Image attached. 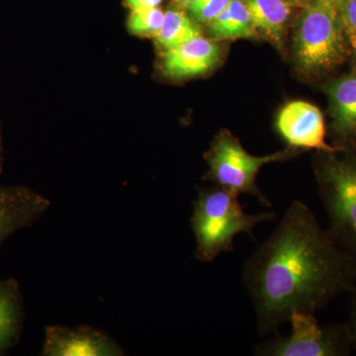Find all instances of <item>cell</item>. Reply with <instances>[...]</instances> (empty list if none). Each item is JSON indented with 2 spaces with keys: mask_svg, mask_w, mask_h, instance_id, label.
Segmentation results:
<instances>
[{
  "mask_svg": "<svg viewBox=\"0 0 356 356\" xmlns=\"http://www.w3.org/2000/svg\"><path fill=\"white\" fill-rule=\"evenodd\" d=\"M337 8L350 55L356 60V0H344Z\"/></svg>",
  "mask_w": 356,
  "mask_h": 356,
  "instance_id": "17",
  "label": "cell"
},
{
  "mask_svg": "<svg viewBox=\"0 0 356 356\" xmlns=\"http://www.w3.org/2000/svg\"><path fill=\"white\" fill-rule=\"evenodd\" d=\"M257 33L282 49L292 4L287 0H243Z\"/></svg>",
  "mask_w": 356,
  "mask_h": 356,
  "instance_id": "12",
  "label": "cell"
},
{
  "mask_svg": "<svg viewBox=\"0 0 356 356\" xmlns=\"http://www.w3.org/2000/svg\"><path fill=\"white\" fill-rule=\"evenodd\" d=\"M289 336H277L257 344V356H343L350 355L353 341L348 325L321 327L316 315L296 312L290 316Z\"/></svg>",
  "mask_w": 356,
  "mask_h": 356,
  "instance_id": "6",
  "label": "cell"
},
{
  "mask_svg": "<svg viewBox=\"0 0 356 356\" xmlns=\"http://www.w3.org/2000/svg\"><path fill=\"white\" fill-rule=\"evenodd\" d=\"M43 356H123L120 344L104 332L89 325L69 327L48 325L44 329Z\"/></svg>",
  "mask_w": 356,
  "mask_h": 356,
  "instance_id": "8",
  "label": "cell"
},
{
  "mask_svg": "<svg viewBox=\"0 0 356 356\" xmlns=\"http://www.w3.org/2000/svg\"><path fill=\"white\" fill-rule=\"evenodd\" d=\"M243 282L259 336L276 334L296 312L316 315L356 285V261L322 228L313 211L293 201L277 228L245 261Z\"/></svg>",
  "mask_w": 356,
  "mask_h": 356,
  "instance_id": "1",
  "label": "cell"
},
{
  "mask_svg": "<svg viewBox=\"0 0 356 356\" xmlns=\"http://www.w3.org/2000/svg\"><path fill=\"white\" fill-rule=\"evenodd\" d=\"M208 25L211 37L217 41L247 39L257 34L243 0H232L231 3Z\"/></svg>",
  "mask_w": 356,
  "mask_h": 356,
  "instance_id": "14",
  "label": "cell"
},
{
  "mask_svg": "<svg viewBox=\"0 0 356 356\" xmlns=\"http://www.w3.org/2000/svg\"><path fill=\"white\" fill-rule=\"evenodd\" d=\"M161 2L163 0H125L126 6L132 11L156 8L161 6Z\"/></svg>",
  "mask_w": 356,
  "mask_h": 356,
  "instance_id": "20",
  "label": "cell"
},
{
  "mask_svg": "<svg viewBox=\"0 0 356 356\" xmlns=\"http://www.w3.org/2000/svg\"><path fill=\"white\" fill-rule=\"evenodd\" d=\"M220 58L217 44L202 36L165 51L163 70L172 79H186L209 72Z\"/></svg>",
  "mask_w": 356,
  "mask_h": 356,
  "instance_id": "10",
  "label": "cell"
},
{
  "mask_svg": "<svg viewBox=\"0 0 356 356\" xmlns=\"http://www.w3.org/2000/svg\"><path fill=\"white\" fill-rule=\"evenodd\" d=\"M276 129L289 147L295 149H316L325 153L341 151L325 142V127L322 112L311 103L295 100L280 110Z\"/></svg>",
  "mask_w": 356,
  "mask_h": 356,
  "instance_id": "7",
  "label": "cell"
},
{
  "mask_svg": "<svg viewBox=\"0 0 356 356\" xmlns=\"http://www.w3.org/2000/svg\"><path fill=\"white\" fill-rule=\"evenodd\" d=\"M273 212L247 214L238 196L233 192L217 186L200 189L193 201L191 218L192 232L195 236V259L211 262L218 255L234 250V238L240 234L250 236L257 225L271 221Z\"/></svg>",
  "mask_w": 356,
  "mask_h": 356,
  "instance_id": "2",
  "label": "cell"
},
{
  "mask_svg": "<svg viewBox=\"0 0 356 356\" xmlns=\"http://www.w3.org/2000/svg\"><path fill=\"white\" fill-rule=\"evenodd\" d=\"M200 36L201 30L195 21L184 11L170 9L165 13L163 26L154 38L159 46L166 51Z\"/></svg>",
  "mask_w": 356,
  "mask_h": 356,
  "instance_id": "15",
  "label": "cell"
},
{
  "mask_svg": "<svg viewBox=\"0 0 356 356\" xmlns=\"http://www.w3.org/2000/svg\"><path fill=\"white\" fill-rule=\"evenodd\" d=\"M51 201L26 186L0 187V248L9 236L33 226Z\"/></svg>",
  "mask_w": 356,
  "mask_h": 356,
  "instance_id": "9",
  "label": "cell"
},
{
  "mask_svg": "<svg viewBox=\"0 0 356 356\" xmlns=\"http://www.w3.org/2000/svg\"><path fill=\"white\" fill-rule=\"evenodd\" d=\"M24 306L17 280H0V355L19 341Z\"/></svg>",
  "mask_w": 356,
  "mask_h": 356,
  "instance_id": "13",
  "label": "cell"
},
{
  "mask_svg": "<svg viewBox=\"0 0 356 356\" xmlns=\"http://www.w3.org/2000/svg\"><path fill=\"white\" fill-rule=\"evenodd\" d=\"M295 151L297 149L288 147L268 156H252L243 149L240 140L231 133L222 131L205 154L206 161L209 165V172L205 179L215 182L217 186L238 196L241 194L254 196L259 204L269 208L273 203L257 187L255 182L257 175L262 166L287 161L294 156Z\"/></svg>",
  "mask_w": 356,
  "mask_h": 356,
  "instance_id": "5",
  "label": "cell"
},
{
  "mask_svg": "<svg viewBox=\"0 0 356 356\" xmlns=\"http://www.w3.org/2000/svg\"><path fill=\"white\" fill-rule=\"evenodd\" d=\"M311 1H325L330 2V3L334 4V6H339L341 2H343L344 0H311Z\"/></svg>",
  "mask_w": 356,
  "mask_h": 356,
  "instance_id": "23",
  "label": "cell"
},
{
  "mask_svg": "<svg viewBox=\"0 0 356 356\" xmlns=\"http://www.w3.org/2000/svg\"><path fill=\"white\" fill-rule=\"evenodd\" d=\"M350 293L353 294V297H351L350 301V318H348L346 325L350 331L353 348L356 350V285Z\"/></svg>",
  "mask_w": 356,
  "mask_h": 356,
  "instance_id": "19",
  "label": "cell"
},
{
  "mask_svg": "<svg viewBox=\"0 0 356 356\" xmlns=\"http://www.w3.org/2000/svg\"><path fill=\"white\" fill-rule=\"evenodd\" d=\"M232 0H197L186 7L192 17L202 23H209L231 3Z\"/></svg>",
  "mask_w": 356,
  "mask_h": 356,
  "instance_id": "18",
  "label": "cell"
},
{
  "mask_svg": "<svg viewBox=\"0 0 356 356\" xmlns=\"http://www.w3.org/2000/svg\"><path fill=\"white\" fill-rule=\"evenodd\" d=\"M165 19V13L159 7L132 11L128 19V28L133 34L154 36L161 30Z\"/></svg>",
  "mask_w": 356,
  "mask_h": 356,
  "instance_id": "16",
  "label": "cell"
},
{
  "mask_svg": "<svg viewBox=\"0 0 356 356\" xmlns=\"http://www.w3.org/2000/svg\"><path fill=\"white\" fill-rule=\"evenodd\" d=\"M339 152H320L316 175L329 217L327 232L356 261V154L350 147L343 149V156H337Z\"/></svg>",
  "mask_w": 356,
  "mask_h": 356,
  "instance_id": "3",
  "label": "cell"
},
{
  "mask_svg": "<svg viewBox=\"0 0 356 356\" xmlns=\"http://www.w3.org/2000/svg\"><path fill=\"white\" fill-rule=\"evenodd\" d=\"M195 1H197V0H177V3L180 6L184 7V8H186L187 6H191V3Z\"/></svg>",
  "mask_w": 356,
  "mask_h": 356,
  "instance_id": "22",
  "label": "cell"
},
{
  "mask_svg": "<svg viewBox=\"0 0 356 356\" xmlns=\"http://www.w3.org/2000/svg\"><path fill=\"white\" fill-rule=\"evenodd\" d=\"M294 51L300 69L321 76L343 64L350 55L339 8L325 1L303 6L294 37Z\"/></svg>",
  "mask_w": 356,
  "mask_h": 356,
  "instance_id": "4",
  "label": "cell"
},
{
  "mask_svg": "<svg viewBox=\"0 0 356 356\" xmlns=\"http://www.w3.org/2000/svg\"><path fill=\"white\" fill-rule=\"evenodd\" d=\"M332 118V132L341 147L356 140V70L325 86Z\"/></svg>",
  "mask_w": 356,
  "mask_h": 356,
  "instance_id": "11",
  "label": "cell"
},
{
  "mask_svg": "<svg viewBox=\"0 0 356 356\" xmlns=\"http://www.w3.org/2000/svg\"><path fill=\"white\" fill-rule=\"evenodd\" d=\"M292 6H305L307 4L310 3L311 0H287Z\"/></svg>",
  "mask_w": 356,
  "mask_h": 356,
  "instance_id": "21",
  "label": "cell"
},
{
  "mask_svg": "<svg viewBox=\"0 0 356 356\" xmlns=\"http://www.w3.org/2000/svg\"><path fill=\"white\" fill-rule=\"evenodd\" d=\"M2 168V144H1V138H0V172H1Z\"/></svg>",
  "mask_w": 356,
  "mask_h": 356,
  "instance_id": "24",
  "label": "cell"
}]
</instances>
